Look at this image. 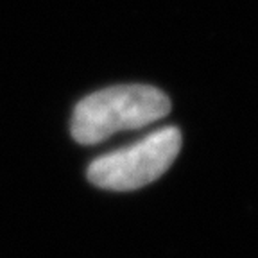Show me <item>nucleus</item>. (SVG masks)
<instances>
[{"mask_svg":"<svg viewBox=\"0 0 258 258\" xmlns=\"http://www.w3.org/2000/svg\"><path fill=\"white\" fill-rule=\"evenodd\" d=\"M179 149V129H158L137 144L93 160L88 167V179L99 188L115 192L142 188L167 172Z\"/></svg>","mask_w":258,"mask_h":258,"instance_id":"f03ea898","label":"nucleus"},{"mask_svg":"<svg viewBox=\"0 0 258 258\" xmlns=\"http://www.w3.org/2000/svg\"><path fill=\"white\" fill-rule=\"evenodd\" d=\"M169 111L170 99L154 86H109L77 102L70 133L77 144L93 145L118 131L154 124Z\"/></svg>","mask_w":258,"mask_h":258,"instance_id":"f257e3e1","label":"nucleus"}]
</instances>
